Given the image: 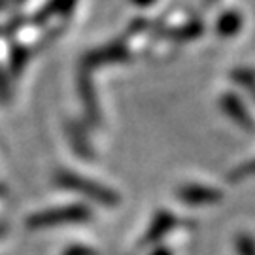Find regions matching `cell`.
<instances>
[{
  "label": "cell",
  "mask_w": 255,
  "mask_h": 255,
  "mask_svg": "<svg viewBox=\"0 0 255 255\" xmlns=\"http://www.w3.org/2000/svg\"><path fill=\"white\" fill-rule=\"evenodd\" d=\"M61 183L72 187L74 191L83 193V195L89 197V199L99 201L101 204H104V206H118L119 204V195H116L112 189L104 187L101 183L89 182V180H85V178H78V176H72V174L63 176V178H61Z\"/></svg>",
  "instance_id": "1"
},
{
  "label": "cell",
  "mask_w": 255,
  "mask_h": 255,
  "mask_svg": "<svg viewBox=\"0 0 255 255\" xmlns=\"http://www.w3.org/2000/svg\"><path fill=\"white\" fill-rule=\"evenodd\" d=\"M178 197L189 204H208V202L219 201L221 193L212 187H204V185H187L178 191Z\"/></svg>",
  "instance_id": "2"
},
{
  "label": "cell",
  "mask_w": 255,
  "mask_h": 255,
  "mask_svg": "<svg viewBox=\"0 0 255 255\" xmlns=\"http://www.w3.org/2000/svg\"><path fill=\"white\" fill-rule=\"evenodd\" d=\"M174 225H176V218H174L172 214L161 212V214L155 218L153 223H151V227L147 229L146 238H144L142 244H151V242H155V240H159V238L163 237L168 229H172Z\"/></svg>",
  "instance_id": "3"
},
{
  "label": "cell",
  "mask_w": 255,
  "mask_h": 255,
  "mask_svg": "<svg viewBox=\"0 0 255 255\" xmlns=\"http://www.w3.org/2000/svg\"><path fill=\"white\" fill-rule=\"evenodd\" d=\"M237 252H238V255H255L254 238L246 237V235L238 237L237 238Z\"/></svg>",
  "instance_id": "4"
},
{
  "label": "cell",
  "mask_w": 255,
  "mask_h": 255,
  "mask_svg": "<svg viewBox=\"0 0 255 255\" xmlns=\"http://www.w3.org/2000/svg\"><path fill=\"white\" fill-rule=\"evenodd\" d=\"M151 255H172V252H168V250L161 248V250H155V252Z\"/></svg>",
  "instance_id": "5"
}]
</instances>
